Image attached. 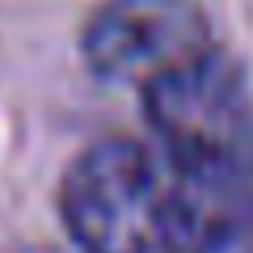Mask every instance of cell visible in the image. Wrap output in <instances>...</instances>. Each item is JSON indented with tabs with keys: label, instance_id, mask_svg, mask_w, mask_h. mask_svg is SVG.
I'll list each match as a JSON object with an SVG mask.
<instances>
[{
	"label": "cell",
	"instance_id": "277c9868",
	"mask_svg": "<svg viewBox=\"0 0 253 253\" xmlns=\"http://www.w3.org/2000/svg\"><path fill=\"white\" fill-rule=\"evenodd\" d=\"M177 177L186 253H253V173Z\"/></svg>",
	"mask_w": 253,
	"mask_h": 253
},
{
	"label": "cell",
	"instance_id": "7a4b0ae2",
	"mask_svg": "<svg viewBox=\"0 0 253 253\" xmlns=\"http://www.w3.org/2000/svg\"><path fill=\"white\" fill-rule=\"evenodd\" d=\"M139 93L161 139V156L173 173H253V93L241 63H232L219 46L156 76Z\"/></svg>",
	"mask_w": 253,
	"mask_h": 253
},
{
	"label": "cell",
	"instance_id": "6da1fadb",
	"mask_svg": "<svg viewBox=\"0 0 253 253\" xmlns=\"http://www.w3.org/2000/svg\"><path fill=\"white\" fill-rule=\"evenodd\" d=\"M59 211L81 253H186L177 177L135 139L84 148L68 165Z\"/></svg>",
	"mask_w": 253,
	"mask_h": 253
},
{
	"label": "cell",
	"instance_id": "3957f363",
	"mask_svg": "<svg viewBox=\"0 0 253 253\" xmlns=\"http://www.w3.org/2000/svg\"><path fill=\"white\" fill-rule=\"evenodd\" d=\"M207 51L215 38L194 0H110L84 26V63L101 81L135 89Z\"/></svg>",
	"mask_w": 253,
	"mask_h": 253
}]
</instances>
